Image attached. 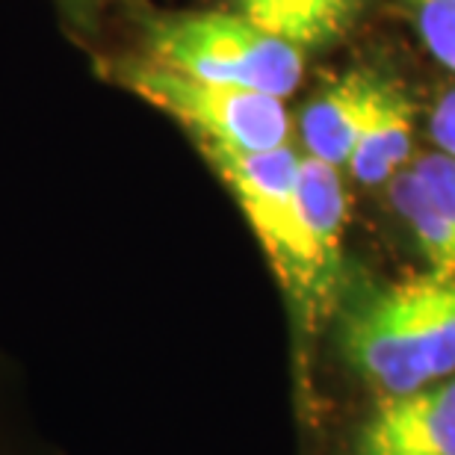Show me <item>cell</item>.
Masks as SVG:
<instances>
[{"mask_svg": "<svg viewBox=\"0 0 455 455\" xmlns=\"http://www.w3.org/2000/svg\"><path fill=\"white\" fill-rule=\"evenodd\" d=\"M196 148L258 236L296 325L314 334L340 305L349 216L343 172L293 142L272 151L211 142H196Z\"/></svg>", "mask_w": 455, "mask_h": 455, "instance_id": "cell-1", "label": "cell"}, {"mask_svg": "<svg viewBox=\"0 0 455 455\" xmlns=\"http://www.w3.org/2000/svg\"><path fill=\"white\" fill-rule=\"evenodd\" d=\"M340 349L381 396L408 394L455 372V275L363 290L340 314Z\"/></svg>", "mask_w": 455, "mask_h": 455, "instance_id": "cell-2", "label": "cell"}, {"mask_svg": "<svg viewBox=\"0 0 455 455\" xmlns=\"http://www.w3.org/2000/svg\"><path fill=\"white\" fill-rule=\"evenodd\" d=\"M124 21L136 53L211 84L287 98L305 80V53L236 9H154L142 0Z\"/></svg>", "mask_w": 455, "mask_h": 455, "instance_id": "cell-3", "label": "cell"}, {"mask_svg": "<svg viewBox=\"0 0 455 455\" xmlns=\"http://www.w3.org/2000/svg\"><path fill=\"white\" fill-rule=\"evenodd\" d=\"M95 75L151 104L184 127L189 142L236 151H272L296 140L293 113L284 98L198 80L145 60L142 53H95Z\"/></svg>", "mask_w": 455, "mask_h": 455, "instance_id": "cell-4", "label": "cell"}, {"mask_svg": "<svg viewBox=\"0 0 455 455\" xmlns=\"http://www.w3.org/2000/svg\"><path fill=\"white\" fill-rule=\"evenodd\" d=\"M387 198L429 272L455 275V157L438 148L417 151L387 180Z\"/></svg>", "mask_w": 455, "mask_h": 455, "instance_id": "cell-5", "label": "cell"}, {"mask_svg": "<svg viewBox=\"0 0 455 455\" xmlns=\"http://www.w3.org/2000/svg\"><path fill=\"white\" fill-rule=\"evenodd\" d=\"M352 455H455V379L381 396Z\"/></svg>", "mask_w": 455, "mask_h": 455, "instance_id": "cell-6", "label": "cell"}, {"mask_svg": "<svg viewBox=\"0 0 455 455\" xmlns=\"http://www.w3.org/2000/svg\"><path fill=\"white\" fill-rule=\"evenodd\" d=\"M381 75V68L352 66L343 75L325 80L293 116L299 148L346 172V163L367 124Z\"/></svg>", "mask_w": 455, "mask_h": 455, "instance_id": "cell-7", "label": "cell"}, {"mask_svg": "<svg viewBox=\"0 0 455 455\" xmlns=\"http://www.w3.org/2000/svg\"><path fill=\"white\" fill-rule=\"evenodd\" d=\"M417 116L420 110L408 89L385 71L343 175L361 187H387V180L399 175L417 154Z\"/></svg>", "mask_w": 455, "mask_h": 455, "instance_id": "cell-8", "label": "cell"}, {"mask_svg": "<svg viewBox=\"0 0 455 455\" xmlns=\"http://www.w3.org/2000/svg\"><path fill=\"white\" fill-rule=\"evenodd\" d=\"M228 6L307 57L343 42L367 0H231Z\"/></svg>", "mask_w": 455, "mask_h": 455, "instance_id": "cell-9", "label": "cell"}, {"mask_svg": "<svg viewBox=\"0 0 455 455\" xmlns=\"http://www.w3.org/2000/svg\"><path fill=\"white\" fill-rule=\"evenodd\" d=\"M423 48L455 77V0H403Z\"/></svg>", "mask_w": 455, "mask_h": 455, "instance_id": "cell-10", "label": "cell"}, {"mask_svg": "<svg viewBox=\"0 0 455 455\" xmlns=\"http://www.w3.org/2000/svg\"><path fill=\"white\" fill-rule=\"evenodd\" d=\"M136 4L140 0H53L66 33L80 44H98L107 21L116 12L127 15Z\"/></svg>", "mask_w": 455, "mask_h": 455, "instance_id": "cell-11", "label": "cell"}, {"mask_svg": "<svg viewBox=\"0 0 455 455\" xmlns=\"http://www.w3.org/2000/svg\"><path fill=\"white\" fill-rule=\"evenodd\" d=\"M426 136H429L432 148L455 157V80L443 84L432 104L426 107Z\"/></svg>", "mask_w": 455, "mask_h": 455, "instance_id": "cell-12", "label": "cell"}]
</instances>
